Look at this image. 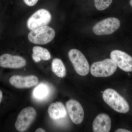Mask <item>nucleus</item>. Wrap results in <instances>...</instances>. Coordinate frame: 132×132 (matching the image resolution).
Returning <instances> with one entry per match:
<instances>
[{
    "instance_id": "1",
    "label": "nucleus",
    "mask_w": 132,
    "mask_h": 132,
    "mask_svg": "<svg viewBox=\"0 0 132 132\" xmlns=\"http://www.w3.org/2000/svg\"><path fill=\"white\" fill-rule=\"evenodd\" d=\"M102 98L105 102L114 111L126 113L130 110V106L124 97L115 90L108 88L103 92Z\"/></svg>"
},
{
    "instance_id": "2",
    "label": "nucleus",
    "mask_w": 132,
    "mask_h": 132,
    "mask_svg": "<svg viewBox=\"0 0 132 132\" xmlns=\"http://www.w3.org/2000/svg\"><path fill=\"white\" fill-rule=\"evenodd\" d=\"M55 36L54 29L45 26L31 30L28 34L29 40L37 45H45L52 41Z\"/></svg>"
},
{
    "instance_id": "3",
    "label": "nucleus",
    "mask_w": 132,
    "mask_h": 132,
    "mask_svg": "<svg viewBox=\"0 0 132 132\" xmlns=\"http://www.w3.org/2000/svg\"><path fill=\"white\" fill-rule=\"evenodd\" d=\"M117 66L111 59H106L93 63L91 73L96 77H108L112 75L117 70Z\"/></svg>"
},
{
    "instance_id": "4",
    "label": "nucleus",
    "mask_w": 132,
    "mask_h": 132,
    "mask_svg": "<svg viewBox=\"0 0 132 132\" xmlns=\"http://www.w3.org/2000/svg\"><path fill=\"white\" fill-rule=\"evenodd\" d=\"M69 58L79 75L85 76L90 71V66L85 55L79 50L72 49L68 53Z\"/></svg>"
},
{
    "instance_id": "5",
    "label": "nucleus",
    "mask_w": 132,
    "mask_h": 132,
    "mask_svg": "<svg viewBox=\"0 0 132 132\" xmlns=\"http://www.w3.org/2000/svg\"><path fill=\"white\" fill-rule=\"evenodd\" d=\"M37 112L35 109L29 106L23 109L17 117L15 126L19 132H24L27 130L35 120Z\"/></svg>"
},
{
    "instance_id": "6",
    "label": "nucleus",
    "mask_w": 132,
    "mask_h": 132,
    "mask_svg": "<svg viewBox=\"0 0 132 132\" xmlns=\"http://www.w3.org/2000/svg\"><path fill=\"white\" fill-rule=\"evenodd\" d=\"M120 26V22L119 19L110 17L97 23L93 27V31L96 35H108L118 30Z\"/></svg>"
},
{
    "instance_id": "7",
    "label": "nucleus",
    "mask_w": 132,
    "mask_h": 132,
    "mask_svg": "<svg viewBox=\"0 0 132 132\" xmlns=\"http://www.w3.org/2000/svg\"><path fill=\"white\" fill-rule=\"evenodd\" d=\"M52 19L51 14L45 9L39 10L35 12L28 19L27 26L31 30L47 26Z\"/></svg>"
},
{
    "instance_id": "8",
    "label": "nucleus",
    "mask_w": 132,
    "mask_h": 132,
    "mask_svg": "<svg viewBox=\"0 0 132 132\" xmlns=\"http://www.w3.org/2000/svg\"><path fill=\"white\" fill-rule=\"evenodd\" d=\"M111 59L123 71L132 72V57L125 52L114 50L111 52Z\"/></svg>"
},
{
    "instance_id": "9",
    "label": "nucleus",
    "mask_w": 132,
    "mask_h": 132,
    "mask_svg": "<svg viewBox=\"0 0 132 132\" xmlns=\"http://www.w3.org/2000/svg\"><path fill=\"white\" fill-rule=\"evenodd\" d=\"M67 110L71 120L74 124L82 123L84 118V111L80 103L76 100H69L66 104Z\"/></svg>"
},
{
    "instance_id": "10",
    "label": "nucleus",
    "mask_w": 132,
    "mask_h": 132,
    "mask_svg": "<svg viewBox=\"0 0 132 132\" xmlns=\"http://www.w3.org/2000/svg\"><path fill=\"white\" fill-rule=\"evenodd\" d=\"M9 82L15 87L23 89L35 86L38 84L39 79L38 77L34 75L26 76L14 75L10 79Z\"/></svg>"
},
{
    "instance_id": "11",
    "label": "nucleus",
    "mask_w": 132,
    "mask_h": 132,
    "mask_svg": "<svg viewBox=\"0 0 132 132\" xmlns=\"http://www.w3.org/2000/svg\"><path fill=\"white\" fill-rule=\"evenodd\" d=\"M27 62L23 57L5 54L0 56V66L4 68L19 69L24 67Z\"/></svg>"
},
{
    "instance_id": "12",
    "label": "nucleus",
    "mask_w": 132,
    "mask_h": 132,
    "mask_svg": "<svg viewBox=\"0 0 132 132\" xmlns=\"http://www.w3.org/2000/svg\"><path fill=\"white\" fill-rule=\"evenodd\" d=\"M111 118L106 114H98L93 122V131L94 132H109L111 130Z\"/></svg>"
},
{
    "instance_id": "13",
    "label": "nucleus",
    "mask_w": 132,
    "mask_h": 132,
    "mask_svg": "<svg viewBox=\"0 0 132 132\" xmlns=\"http://www.w3.org/2000/svg\"><path fill=\"white\" fill-rule=\"evenodd\" d=\"M48 113L51 119L56 120L65 117L67 114V111L64 104L57 102L50 105L48 109Z\"/></svg>"
},
{
    "instance_id": "14",
    "label": "nucleus",
    "mask_w": 132,
    "mask_h": 132,
    "mask_svg": "<svg viewBox=\"0 0 132 132\" xmlns=\"http://www.w3.org/2000/svg\"><path fill=\"white\" fill-rule=\"evenodd\" d=\"M32 58L36 63L39 62L42 60L48 61L51 58V54L48 50L41 47H34L32 49Z\"/></svg>"
},
{
    "instance_id": "15",
    "label": "nucleus",
    "mask_w": 132,
    "mask_h": 132,
    "mask_svg": "<svg viewBox=\"0 0 132 132\" xmlns=\"http://www.w3.org/2000/svg\"><path fill=\"white\" fill-rule=\"evenodd\" d=\"M52 69L53 72L60 78H63L66 75V69L63 62L59 59L53 60L52 64Z\"/></svg>"
},
{
    "instance_id": "16",
    "label": "nucleus",
    "mask_w": 132,
    "mask_h": 132,
    "mask_svg": "<svg viewBox=\"0 0 132 132\" xmlns=\"http://www.w3.org/2000/svg\"><path fill=\"white\" fill-rule=\"evenodd\" d=\"M48 92V88L46 85L40 84L35 88L33 94L36 98L41 100L47 97Z\"/></svg>"
},
{
    "instance_id": "17",
    "label": "nucleus",
    "mask_w": 132,
    "mask_h": 132,
    "mask_svg": "<svg viewBox=\"0 0 132 132\" xmlns=\"http://www.w3.org/2000/svg\"><path fill=\"white\" fill-rule=\"evenodd\" d=\"M95 7L99 10H104L109 6L112 0H94Z\"/></svg>"
},
{
    "instance_id": "18",
    "label": "nucleus",
    "mask_w": 132,
    "mask_h": 132,
    "mask_svg": "<svg viewBox=\"0 0 132 132\" xmlns=\"http://www.w3.org/2000/svg\"><path fill=\"white\" fill-rule=\"evenodd\" d=\"M26 5L29 6H34L38 2V0H24Z\"/></svg>"
},
{
    "instance_id": "19",
    "label": "nucleus",
    "mask_w": 132,
    "mask_h": 132,
    "mask_svg": "<svg viewBox=\"0 0 132 132\" xmlns=\"http://www.w3.org/2000/svg\"><path fill=\"white\" fill-rule=\"evenodd\" d=\"M116 132H130L131 131H129V130H126V129H123V128H119L117 129L116 131H115Z\"/></svg>"
},
{
    "instance_id": "20",
    "label": "nucleus",
    "mask_w": 132,
    "mask_h": 132,
    "mask_svg": "<svg viewBox=\"0 0 132 132\" xmlns=\"http://www.w3.org/2000/svg\"><path fill=\"white\" fill-rule=\"evenodd\" d=\"M35 132H45L46 131L45 130L41 128H37L36 130H35Z\"/></svg>"
},
{
    "instance_id": "21",
    "label": "nucleus",
    "mask_w": 132,
    "mask_h": 132,
    "mask_svg": "<svg viewBox=\"0 0 132 132\" xmlns=\"http://www.w3.org/2000/svg\"><path fill=\"white\" fill-rule=\"evenodd\" d=\"M3 98V94L1 90H0V103L1 102Z\"/></svg>"
},
{
    "instance_id": "22",
    "label": "nucleus",
    "mask_w": 132,
    "mask_h": 132,
    "mask_svg": "<svg viewBox=\"0 0 132 132\" xmlns=\"http://www.w3.org/2000/svg\"><path fill=\"white\" fill-rule=\"evenodd\" d=\"M130 4L131 6L132 7V0H130Z\"/></svg>"
}]
</instances>
